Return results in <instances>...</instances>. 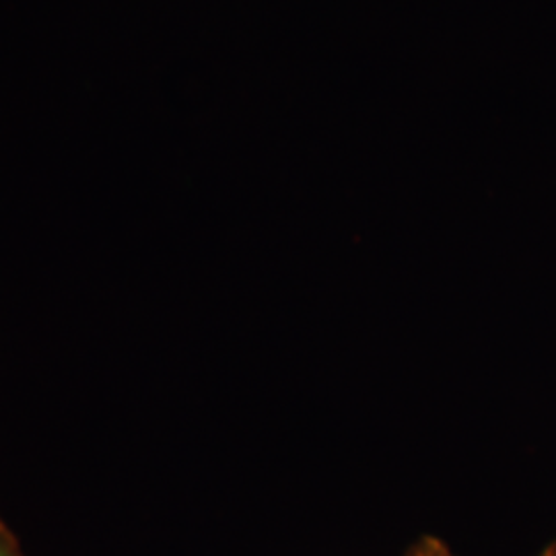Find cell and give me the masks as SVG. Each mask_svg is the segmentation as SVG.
<instances>
[{
    "instance_id": "obj_3",
    "label": "cell",
    "mask_w": 556,
    "mask_h": 556,
    "mask_svg": "<svg viewBox=\"0 0 556 556\" xmlns=\"http://www.w3.org/2000/svg\"><path fill=\"white\" fill-rule=\"evenodd\" d=\"M536 556H556V536Z\"/></svg>"
},
{
    "instance_id": "obj_2",
    "label": "cell",
    "mask_w": 556,
    "mask_h": 556,
    "mask_svg": "<svg viewBox=\"0 0 556 556\" xmlns=\"http://www.w3.org/2000/svg\"><path fill=\"white\" fill-rule=\"evenodd\" d=\"M0 556H25L21 551L20 540L2 519H0Z\"/></svg>"
},
{
    "instance_id": "obj_1",
    "label": "cell",
    "mask_w": 556,
    "mask_h": 556,
    "mask_svg": "<svg viewBox=\"0 0 556 556\" xmlns=\"http://www.w3.org/2000/svg\"><path fill=\"white\" fill-rule=\"evenodd\" d=\"M402 556H456L454 551L438 536L425 534L418 538L415 544L408 546V551Z\"/></svg>"
}]
</instances>
